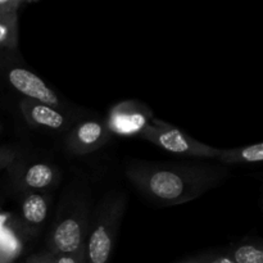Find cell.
Segmentation results:
<instances>
[{
    "mask_svg": "<svg viewBox=\"0 0 263 263\" xmlns=\"http://www.w3.org/2000/svg\"><path fill=\"white\" fill-rule=\"evenodd\" d=\"M125 174L152 202L172 207L192 202L217 187L230 171L222 164L131 161L126 164Z\"/></svg>",
    "mask_w": 263,
    "mask_h": 263,
    "instance_id": "cell-1",
    "label": "cell"
},
{
    "mask_svg": "<svg viewBox=\"0 0 263 263\" xmlns=\"http://www.w3.org/2000/svg\"><path fill=\"white\" fill-rule=\"evenodd\" d=\"M125 210V194H108L102 200L85 243L86 263H109Z\"/></svg>",
    "mask_w": 263,
    "mask_h": 263,
    "instance_id": "cell-2",
    "label": "cell"
},
{
    "mask_svg": "<svg viewBox=\"0 0 263 263\" xmlns=\"http://www.w3.org/2000/svg\"><path fill=\"white\" fill-rule=\"evenodd\" d=\"M89 213V205L81 198L64 205L48 241L51 254L73 253L85 246L90 229Z\"/></svg>",
    "mask_w": 263,
    "mask_h": 263,
    "instance_id": "cell-3",
    "label": "cell"
},
{
    "mask_svg": "<svg viewBox=\"0 0 263 263\" xmlns=\"http://www.w3.org/2000/svg\"><path fill=\"white\" fill-rule=\"evenodd\" d=\"M139 136L144 140L151 141L158 148L171 154H176V156L216 159L220 152V149L195 140L184 131L154 117Z\"/></svg>",
    "mask_w": 263,
    "mask_h": 263,
    "instance_id": "cell-4",
    "label": "cell"
},
{
    "mask_svg": "<svg viewBox=\"0 0 263 263\" xmlns=\"http://www.w3.org/2000/svg\"><path fill=\"white\" fill-rule=\"evenodd\" d=\"M0 76L14 91L25 99L41 103L61 110L62 103L54 90L30 69L13 63L4 55H0Z\"/></svg>",
    "mask_w": 263,
    "mask_h": 263,
    "instance_id": "cell-5",
    "label": "cell"
},
{
    "mask_svg": "<svg viewBox=\"0 0 263 263\" xmlns=\"http://www.w3.org/2000/svg\"><path fill=\"white\" fill-rule=\"evenodd\" d=\"M153 113L146 105L135 100L116 104L104 121L110 134L120 136H136L151 123Z\"/></svg>",
    "mask_w": 263,
    "mask_h": 263,
    "instance_id": "cell-6",
    "label": "cell"
},
{
    "mask_svg": "<svg viewBox=\"0 0 263 263\" xmlns=\"http://www.w3.org/2000/svg\"><path fill=\"white\" fill-rule=\"evenodd\" d=\"M112 134L104 121L87 120L72 128L66 138V149L73 156H86L103 148Z\"/></svg>",
    "mask_w": 263,
    "mask_h": 263,
    "instance_id": "cell-7",
    "label": "cell"
},
{
    "mask_svg": "<svg viewBox=\"0 0 263 263\" xmlns=\"http://www.w3.org/2000/svg\"><path fill=\"white\" fill-rule=\"evenodd\" d=\"M20 112L28 126L48 131H63L68 127V118L63 112L41 103L23 98L20 102Z\"/></svg>",
    "mask_w": 263,
    "mask_h": 263,
    "instance_id": "cell-8",
    "label": "cell"
},
{
    "mask_svg": "<svg viewBox=\"0 0 263 263\" xmlns=\"http://www.w3.org/2000/svg\"><path fill=\"white\" fill-rule=\"evenodd\" d=\"M58 171L49 163H33L17 175H13V186L21 193H43L53 186Z\"/></svg>",
    "mask_w": 263,
    "mask_h": 263,
    "instance_id": "cell-9",
    "label": "cell"
},
{
    "mask_svg": "<svg viewBox=\"0 0 263 263\" xmlns=\"http://www.w3.org/2000/svg\"><path fill=\"white\" fill-rule=\"evenodd\" d=\"M48 198L43 193H25L21 200V220L31 233H36L48 216Z\"/></svg>",
    "mask_w": 263,
    "mask_h": 263,
    "instance_id": "cell-10",
    "label": "cell"
},
{
    "mask_svg": "<svg viewBox=\"0 0 263 263\" xmlns=\"http://www.w3.org/2000/svg\"><path fill=\"white\" fill-rule=\"evenodd\" d=\"M216 161L220 162L225 167L233 166V164L262 163L263 143H256L235 149H220Z\"/></svg>",
    "mask_w": 263,
    "mask_h": 263,
    "instance_id": "cell-11",
    "label": "cell"
},
{
    "mask_svg": "<svg viewBox=\"0 0 263 263\" xmlns=\"http://www.w3.org/2000/svg\"><path fill=\"white\" fill-rule=\"evenodd\" d=\"M22 249L21 238L10 223L0 226V263H12Z\"/></svg>",
    "mask_w": 263,
    "mask_h": 263,
    "instance_id": "cell-12",
    "label": "cell"
},
{
    "mask_svg": "<svg viewBox=\"0 0 263 263\" xmlns=\"http://www.w3.org/2000/svg\"><path fill=\"white\" fill-rule=\"evenodd\" d=\"M0 49L8 51L18 49V12L0 14Z\"/></svg>",
    "mask_w": 263,
    "mask_h": 263,
    "instance_id": "cell-13",
    "label": "cell"
},
{
    "mask_svg": "<svg viewBox=\"0 0 263 263\" xmlns=\"http://www.w3.org/2000/svg\"><path fill=\"white\" fill-rule=\"evenodd\" d=\"M233 259L234 263H263V252L254 244H246L234 251Z\"/></svg>",
    "mask_w": 263,
    "mask_h": 263,
    "instance_id": "cell-14",
    "label": "cell"
},
{
    "mask_svg": "<svg viewBox=\"0 0 263 263\" xmlns=\"http://www.w3.org/2000/svg\"><path fill=\"white\" fill-rule=\"evenodd\" d=\"M21 154L14 146L0 145V171L8 170L15 164L20 159Z\"/></svg>",
    "mask_w": 263,
    "mask_h": 263,
    "instance_id": "cell-15",
    "label": "cell"
},
{
    "mask_svg": "<svg viewBox=\"0 0 263 263\" xmlns=\"http://www.w3.org/2000/svg\"><path fill=\"white\" fill-rule=\"evenodd\" d=\"M54 263H86V257H85V246L77 249L73 253L58 254L54 256Z\"/></svg>",
    "mask_w": 263,
    "mask_h": 263,
    "instance_id": "cell-16",
    "label": "cell"
},
{
    "mask_svg": "<svg viewBox=\"0 0 263 263\" xmlns=\"http://www.w3.org/2000/svg\"><path fill=\"white\" fill-rule=\"evenodd\" d=\"M23 4L21 0H0V14L18 12V8Z\"/></svg>",
    "mask_w": 263,
    "mask_h": 263,
    "instance_id": "cell-17",
    "label": "cell"
},
{
    "mask_svg": "<svg viewBox=\"0 0 263 263\" xmlns=\"http://www.w3.org/2000/svg\"><path fill=\"white\" fill-rule=\"evenodd\" d=\"M26 263H54V254H51L50 252L33 254L26 261Z\"/></svg>",
    "mask_w": 263,
    "mask_h": 263,
    "instance_id": "cell-18",
    "label": "cell"
},
{
    "mask_svg": "<svg viewBox=\"0 0 263 263\" xmlns=\"http://www.w3.org/2000/svg\"><path fill=\"white\" fill-rule=\"evenodd\" d=\"M180 263H212V259L208 258V257H199V258L187 259V261L180 262Z\"/></svg>",
    "mask_w": 263,
    "mask_h": 263,
    "instance_id": "cell-19",
    "label": "cell"
},
{
    "mask_svg": "<svg viewBox=\"0 0 263 263\" xmlns=\"http://www.w3.org/2000/svg\"><path fill=\"white\" fill-rule=\"evenodd\" d=\"M7 220H8L7 215H3V213H0V226H2Z\"/></svg>",
    "mask_w": 263,
    "mask_h": 263,
    "instance_id": "cell-20",
    "label": "cell"
}]
</instances>
